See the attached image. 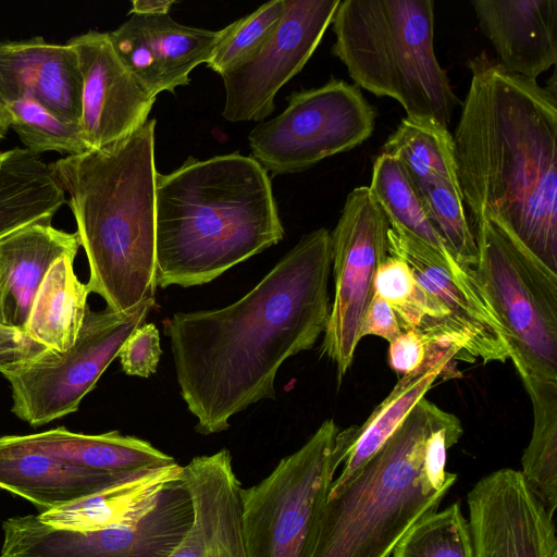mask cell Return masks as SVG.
I'll use <instances>...</instances> for the list:
<instances>
[{
  "label": "cell",
  "mask_w": 557,
  "mask_h": 557,
  "mask_svg": "<svg viewBox=\"0 0 557 557\" xmlns=\"http://www.w3.org/2000/svg\"><path fill=\"white\" fill-rule=\"evenodd\" d=\"M329 230L304 235L244 297L221 309L177 312L163 321L176 380L196 431H226L230 419L275 398L283 362L311 349L330 317Z\"/></svg>",
  "instance_id": "cell-1"
},
{
  "label": "cell",
  "mask_w": 557,
  "mask_h": 557,
  "mask_svg": "<svg viewBox=\"0 0 557 557\" xmlns=\"http://www.w3.org/2000/svg\"><path fill=\"white\" fill-rule=\"evenodd\" d=\"M471 81L453 136L463 202L557 273L556 78L542 87L486 52L468 60Z\"/></svg>",
  "instance_id": "cell-2"
},
{
  "label": "cell",
  "mask_w": 557,
  "mask_h": 557,
  "mask_svg": "<svg viewBox=\"0 0 557 557\" xmlns=\"http://www.w3.org/2000/svg\"><path fill=\"white\" fill-rule=\"evenodd\" d=\"M156 284L209 283L284 236L268 172L237 152L156 173Z\"/></svg>",
  "instance_id": "cell-3"
},
{
  "label": "cell",
  "mask_w": 557,
  "mask_h": 557,
  "mask_svg": "<svg viewBox=\"0 0 557 557\" xmlns=\"http://www.w3.org/2000/svg\"><path fill=\"white\" fill-rule=\"evenodd\" d=\"M156 120L99 149L50 163L89 263L87 287L128 311L156 293Z\"/></svg>",
  "instance_id": "cell-4"
},
{
  "label": "cell",
  "mask_w": 557,
  "mask_h": 557,
  "mask_svg": "<svg viewBox=\"0 0 557 557\" xmlns=\"http://www.w3.org/2000/svg\"><path fill=\"white\" fill-rule=\"evenodd\" d=\"M462 433L455 414L421 398L383 447L343 487L329 491L312 557H389L456 483L447 450Z\"/></svg>",
  "instance_id": "cell-5"
},
{
  "label": "cell",
  "mask_w": 557,
  "mask_h": 557,
  "mask_svg": "<svg viewBox=\"0 0 557 557\" xmlns=\"http://www.w3.org/2000/svg\"><path fill=\"white\" fill-rule=\"evenodd\" d=\"M331 24V52L357 87L448 126L457 97L435 54L432 0H344Z\"/></svg>",
  "instance_id": "cell-6"
},
{
  "label": "cell",
  "mask_w": 557,
  "mask_h": 557,
  "mask_svg": "<svg viewBox=\"0 0 557 557\" xmlns=\"http://www.w3.org/2000/svg\"><path fill=\"white\" fill-rule=\"evenodd\" d=\"M479 283L527 393L557 395V273L493 221H474Z\"/></svg>",
  "instance_id": "cell-7"
},
{
  "label": "cell",
  "mask_w": 557,
  "mask_h": 557,
  "mask_svg": "<svg viewBox=\"0 0 557 557\" xmlns=\"http://www.w3.org/2000/svg\"><path fill=\"white\" fill-rule=\"evenodd\" d=\"M338 429L325 420L260 483L240 491L247 557H312L335 471Z\"/></svg>",
  "instance_id": "cell-8"
},
{
  "label": "cell",
  "mask_w": 557,
  "mask_h": 557,
  "mask_svg": "<svg viewBox=\"0 0 557 557\" xmlns=\"http://www.w3.org/2000/svg\"><path fill=\"white\" fill-rule=\"evenodd\" d=\"M154 306L156 300H147L124 312L88 308L71 348L61 352L45 348L1 368L11 385L13 413L32 426H40L75 412Z\"/></svg>",
  "instance_id": "cell-9"
},
{
  "label": "cell",
  "mask_w": 557,
  "mask_h": 557,
  "mask_svg": "<svg viewBox=\"0 0 557 557\" xmlns=\"http://www.w3.org/2000/svg\"><path fill=\"white\" fill-rule=\"evenodd\" d=\"M388 255L405 260L426 297L416 329L426 341L456 349L461 360L505 362L509 349L475 270L389 223Z\"/></svg>",
  "instance_id": "cell-10"
},
{
  "label": "cell",
  "mask_w": 557,
  "mask_h": 557,
  "mask_svg": "<svg viewBox=\"0 0 557 557\" xmlns=\"http://www.w3.org/2000/svg\"><path fill=\"white\" fill-rule=\"evenodd\" d=\"M286 109L248 135L252 158L273 175L306 171L351 150L373 133L375 112L356 85L332 78L294 91Z\"/></svg>",
  "instance_id": "cell-11"
},
{
  "label": "cell",
  "mask_w": 557,
  "mask_h": 557,
  "mask_svg": "<svg viewBox=\"0 0 557 557\" xmlns=\"http://www.w3.org/2000/svg\"><path fill=\"white\" fill-rule=\"evenodd\" d=\"M194 520L183 473L138 515L90 530L57 528L37 515L3 521L0 557H168Z\"/></svg>",
  "instance_id": "cell-12"
},
{
  "label": "cell",
  "mask_w": 557,
  "mask_h": 557,
  "mask_svg": "<svg viewBox=\"0 0 557 557\" xmlns=\"http://www.w3.org/2000/svg\"><path fill=\"white\" fill-rule=\"evenodd\" d=\"M388 228L389 221L369 186H359L346 197L330 233L335 293L321 355L336 364L338 383L352 362L375 293L376 271L388 256Z\"/></svg>",
  "instance_id": "cell-13"
},
{
  "label": "cell",
  "mask_w": 557,
  "mask_h": 557,
  "mask_svg": "<svg viewBox=\"0 0 557 557\" xmlns=\"http://www.w3.org/2000/svg\"><path fill=\"white\" fill-rule=\"evenodd\" d=\"M339 2L284 0L283 16L261 48L221 74L225 120L262 122L274 111L277 91L309 61Z\"/></svg>",
  "instance_id": "cell-14"
},
{
  "label": "cell",
  "mask_w": 557,
  "mask_h": 557,
  "mask_svg": "<svg viewBox=\"0 0 557 557\" xmlns=\"http://www.w3.org/2000/svg\"><path fill=\"white\" fill-rule=\"evenodd\" d=\"M473 557H557L555 519L519 470L481 478L467 495Z\"/></svg>",
  "instance_id": "cell-15"
},
{
  "label": "cell",
  "mask_w": 557,
  "mask_h": 557,
  "mask_svg": "<svg viewBox=\"0 0 557 557\" xmlns=\"http://www.w3.org/2000/svg\"><path fill=\"white\" fill-rule=\"evenodd\" d=\"M83 79L81 135L88 150L107 146L140 126L156 98L122 63L108 33L89 30L66 41Z\"/></svg>",
  "instance_id": "cell-16"
},
{
  "label": "cell",
  "mask_w": 557,
  "mask_h": 557,
  "mask_svg": "<svg viewBox=\"0 0 557 557\" xmlns=\"http://www.w3.org/2000/svg\"><path fill=\"white\" fill-rule=\"evenodd\" d=\"M221 35L222 30L180 24L169 14H131L108 33L122 63L154 98L188 85L190 72L208 62Z\"/></svg>",
  "instance_id": "cell-17"
},
{
  "label": "cell",
  "mask_w": 557,
  "mask_h": 557,
  "mask_svg": "<svg viewBox=\"0 0 557 557\" xmlns=\"http://www.w3.org/2000/svg\"><path fill=\"white\" fill-rule=\"evenodd\" d=\"M194 520L168 557H247L242 530V484L227 449L193 458L183 467Z\"/></svg>",
  "instance_id": "cell-18"
},
{
  "label": "cell",
  "mask_w": 557,
  "mask_h": 557,
  "mask_svg": "<svg viewBox=\"0 0 557 557\" xmlns=\"http://www.w3.org/2000/svg\"><path fill=\"white\" fill-rule=\"evenodd\" d=\"M83 79L74 49L42 37L0 41V104L29 99L63 122L78 124Z\"/></svg>",
  "instance_id": "cell-19"
},
{
  "label": "cell",
  "mask_w": 557,
  "mask_h": 557,
  "mask_svg": "<svg viewBox=\"0 0 557 557\" xmlns=\"http://www.w3.org/2000/svg\"><path fill=\"white\" fill-rule=\"evenodd\" d=\"M472 5L507 71L536 81L556 64L557 0H475Z\"/></svg>",
  "instance_id": "cell-20"
},
{
  "label": "cell",
  "mask_w": 557,
  "mask_h": 557,
  "mask_svg": "<svg viewBox=\"0 0 557 557\" xmlns=\"http://www.w3.org/2000/svg\"><path fill=\"white\" fill-rule=\"evenodd\" d=\"M455 359L451 349L430 346L423 367L401 376L361 425L338 431L333 450L334 465L336 468L341 463L344 466L330 490L343 487L383 447L438 376H454L451 363Z\"/></svg>",
  "instance_id": "cell-21"
},
{
  "label": "cell",
  "mask_w": 557,
  "mask_h": 557,
  "mask_svg": "<svg viewBox=\"0 0 557 557\" xmlns=\"http://www.w3.org/2000/svg\"><path fill=\"white\" fill-rule=\"evenodd\" d=\"M135 474L138 473L76 467L0 437V488L27 499L39 513L88 497Z\"/></svg>",
  "instance_id": "cell-22"
},
{
  "label": "cell",
  "mask_w": 557,
  "mask_h": 557,
  "mask_svg": "<svg viewBox=\"0 0 557 557\" xmlns=\"http://www.w3.org/2000/svg\"><path fill=\"white\" fill-rule=\"evenodd\" d=\"M51 221L30 223L0 238L7 323L22 331L50 268L62 257H75L81 247L76 232L55 228Z\"/></svg>",
  "instance_id": "cell-23"
},
{
  "label": "cell",
  "mask_w": 557,
  "mask_h": 557,
  "mask_svg": "<svg viewBox=\"0 0 557 557\" xmlns=\"http://www.w3.org/2000/svg\"><path fill=\"white\" fill-rule=\"evenodd\" d=\"M7 443L96 471L139 473L170 467L175 459L149 442L117 431L98 435L57 428L30 435L2 436Z\"/></svg>",
  "instance_id": "cell-24"
},
{
  "label": "cell",
  "mask_w": 557,
  "mask_h": 557,
  "mask_svg": "<svg viewBox=\"0 0 557 557\" xmlns=\"http://www.w3.org/2000/svg\"><path fill=\"white\" fill-rule=\"evenodd\" d=\"M64 203L65 191L37 154L18 147L0 152V238L52 220Z\"/></svg>",
  "instance_id": "cell-25"
},
{
  "label": "cell",
  "mask_w": 557,
  "mask_h": 557,
  "mask_svg": "<svg viewBox=\"0 0 557 557\" xmlns=\"http://www.w3.org/2000/svg\"><path fill=\"white\" fill-rule=\"evenodd\" d=\"M182 473L183 467L177 462L145 471L37 516L45 523L72 530H90L124 521L146 509L161 490Z\"/></svg>",
  "instance_id": "cell-26"
},
{
  "label": "cell",
  "mask_w": 557,
  "mask_h": 557,
  "mask_svg": "<svg viewBox=\"0 0 557 557\" xmlns=\"http://www.w3.org/2000/svg\"><path fill=\"white\" fill-rule=\"evenodd\" d=\"M74 258L62 257L50 268L24 327L33 341L59 352L74 345L89 308L87 298L90 292L74 272Z\"/></svg>",
  "instance_id": "cell-27"
},
{
  "label": "cell",
  "mask_w": 557,
  "mask_h": 557,
  "mask_svg": "<svg viewBox=\"0 0 557 557\" xmlns=\"http://www.w3.org/2000/svg\"><path fill=\"white\" fill-rule=\"evenodd\" d=\"M382 152L395 158L413 184L443 180L459 186L453 135L434 119L404 117Z\"/></svg>",
  "instance_id": "cell-28"
},
{
  "label": "cell",
  "mask_w": 557,
  "mask_h": 557,
  "mask_svg": "<svg viewBox=\"0 0 557 557\" xmlns=\"http://www.w3.org/2000/svg\"><path fill=\"white\" fill-rule=\"evenodd\" d=\"M369 189L389 223L401 227L440 253L454 258L431 225L414 185L395 158L383 152L376 157Z\"/></svg>",
  "instance_id": "cell-29"
},
{
  "label": "cell",
  "mask_w": 557,
  "mask_h": 557,
  "mask_svg": "<svg viewBox=\"0 0 557 557\" xmlns=\"http://www.w3.org/2000/svg\"><path fill=\"white\" fill-rule=\"evenodd\" d=\"M413 185L431 225L448 251L460 264L474 269L478 248L460 187L443 180Z\"/></svg>",
  "instance_id": "cell-30"
},
{
  "label": "cell",
  "mask_w": 557,
  "mask_h": 557,
  "mask_svg": "<svg viewBox=\"0 0 557 557\" xmlns=\"http://www.w3.org/2000/svg\"><path fill=\"white\" fill-rule=\"evenodd\" d=\"M389 557H473L470 527L460 505L454 503L420 518Z\"/></svg>",
  "instance_id": "cell-31"
},
{
  "label": "cell",
  "mask_w": 557,
  "mask_h": 557,
  "mask_svg": "<svg viewBox=\"0 0 557 557\" xmlns=\"http://www.w3.org/2000/svg\"><path fill=\"white\" fill-rule=\"evenodd\" d=\"M10 128L20 137L25 149L34 154L55 151L76 156L88 151L83 141L79 124L66 123L29 99L2 106Z\"/></svg>",
  "instance_id": "cell-32"
},
{
  "label": "cell",
  "mask_w": 557,
  "mask_h": 557,
  "mask_svg": "<svg viewBox=\"0 0 557 557\" xmlns=\"http://www.w3.org/2000/svg\"><path fill=\"white\" fill-rule=\"evenodd\" d=\"M533 431L519 470L536 498L555 517L557 507V407L533 408Z\"/></svg>",
  "instance_id": "cell-33"
},
{
  "label": "cell",
  "mask_w": 557,
  "mask_h": 557,
  "mask_svg": "<svg viewBox=\"0 0 557 557\" xmlns=\"http://www.w3.org/2000/svg\"><path fill=\"white\" fill-rule=\"evenodd\" d=\"M283 12L284 0H273L221 29L208 67L221 75L251 57L272 35Z\"/></svg>",
  "instance_id": "cell-34"
},
{
  "label": "cell",
  "mask_w": 557,
  "mask_h": 557,
  "mask_svg": "<svg viewBox=\"0 0 557 557\" xmlns=\"http://www.w3.org/2000/svg\"><path fill=\"white\" fill-rule=\"evenodd\" d=\"M374 289L395 311L401 331L417 327L422 288L405 260L388 255L376 271Z\"/></svg>",
  "instance_id": "cell-35"
},
{
  "label": "cell",
  "mask_w": 557,
  "mask_h": 557,
  "mask_svg": "<svg viewBox=\"0 0 557 557\" xmlns=\"http://www.w3.org/2000/svg\"><path fill=\"white\" fill-rule=\"evenodd\" d=\"M161 354L159 331L154 324L144 323L126 339L119 357L126 374L148 377L156 372Z\"/></svg>",
  "instance_id": "cell-36"
},
{
  "label": "cell",
  "mask_w": 557,
  "mask_h": 557,
  "mask_svg": "<svg viewBox=\"0 0 557 557\" xmlns=\"http://www.w3.org/2000/svg\"><path fill=\"white\" fill-rule=\"evenodd\" d=\"M426 357V341L413 329L403 331L389 343L388 364L400 377L419 371Z\"/></svg>",
  "instance_id": "cell-37"
},
{
  "label": "cell",
  "mask_w": 557,
  "mask_h": 557,
  "mask_svg": "<svg viewBox=\"0 0 557 557\" xmlns=\"http://www.w3.org/2000/svg\"><path fill=\"white\" fill-rule=\"evenodd\" d=\"M401 332V327L393 308L379 294L374 293L363 320L360 332L361 338L368 335H373L384 338L391 343L399 336Z\"/></svg>",
  "instance_id": "cell-38"
},
{
  "label": "cell",
  "mask_w": 557,
  "mask_h": 557,
  "mask_svg": "<svg viewBox=\"0 0 557 557\" xmlns=\"http://www.w3.org/2000/svg\"><path fill=\"white\" fill-rule=\"evenodd\" d=\"M44 349L24 331L0 324V369L28 359Z\"/></svg>",
  "instance_id": "cell-39"
},
{
  "label": "cell",
  "mask_w": 557,
  "mask_h": 557,
  "mask_svg": "<svg viewBox=\"0 0 557 557\" xmlns=\"http://www.w3.org/2000/svg\"><path fill=\"white\" fill-rule=\"evenodd\" d=\"M175 3L174 0H134L129 14L165 15Z\"/></svg>",
  "instance_id": "cell-40"
},
{
  "label": "cell",
  "mask_w": 557,
  "mask_h": 557,
  "mask_svg": "<svg viewBox=\"0 0 557 557\" xmlns=\"http://www.w3.org/2000/svg\"><path fill=\"white\" fill-rule=\"evenodd\" d=\"M0 324L8 325L5 314V292L2 274L0 271Z\"/></svg>",
  "instance_id": "cell-41"
},
{
  "label": "cell",
  "mask_w": 557,
  "mask_h": 557,
  "mask_svg": "<svg viewBox=\"0 0 557 557\" xmlns=\"http://www.w3.org/2000/svg\"><path fill=\"white\" fill-rule=\"evenodd\" d=\"M10 129L7 112L4 108L0 104V141L7 136Z\"/></svg>",
  "instance_id": "cell-42"
}]
</instances>
